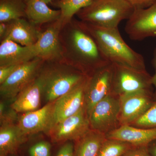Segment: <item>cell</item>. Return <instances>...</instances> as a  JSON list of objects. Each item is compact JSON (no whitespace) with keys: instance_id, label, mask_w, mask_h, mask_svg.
<instances>
[{"instance_id":"obj_1","label":"cell","mask_w":156,"mask_h":156,"mask_svg":"<svg viewBox=\"0 0 156 156\" xmlns=\"http://www.w3.org/2000/svg\"><path fill=\"white\" fill-rule=\"evenodd\" d=\"M68 33L69 63L86 74L111 63L82 21L71 23Z\"/></svg>"},{"instance_id":"obj_2","label":"cell","mask_w":156,"mask_h":156,"mask_svg":"<svg viewBox=\"0 0 156 156\" xmlns=\"http://www.w3.org/2000/svg\"><path fill=\"white\" fill-rule=\"evenodd\" d=\"M83 23L95 39L101 53L110 63L146 69L143 56L126 44L118 27L105 28Z\"/></svg>"},{"instance_id":"obj_3","label":"cell","mask_w":156,"mask_h":156,"mask_svg":"<svg viewBox=\"0 0 156 156\" xmlns=\"http://www.w3.org/2000/svg\"><path fill=\"white\" fill-rule=\"evenodd\" d=\"M134 7L127 0H94L77 14L82 22L105 28H117L130 17Z\"/></svg>"},{"instance_id":"obj_4","label":"cell","mask_w":156,"mask_h":156,"mask_svg":"<svg viewBox=\"0 0 156 156\" xmlns=\"http://www.w3.org/2000/svg\"><path fill=\"white\" fill-rule=\"evenodd\" d=\"M43 97L47 103L53 102L84 82L88 75L72 65L58 64L40 71Z\"/></svg>"},{"instance_id":"obj_5","label":"cell","mask_w":156,"mask_h":156,"mask_svg":"<svg viewBox=\"0 0 156 156\" xmlns=\"http://www.w3.org/2000/svg\"><path fill=\"white\" fill-rule=\"evenodd\" d=\"M112 66V94L120 97L131 92L153 89L152 76L146 69H140L118 63Z\"/></svg>"},{"instance_id":"obj_6","label":"cell","mask_w":156,"mask_h":156,"mask_svg":"<svg viewBox=\"0 0 156 156\" xmlns=\"http://www.w3.org/2000/svg\"><path fill=\"white\" fill-rule=\"evenodd\" d=\"M119 97L110 94L98 102L89 116L92 130L106 134L121 126Z\"/></svg>"},{"instance_id":"obj_7","label":"cell","mask_w":156,"mask_h":156,"mask_svg":"<svg viewBox=\"0 0 156 156\" xmlns=\"http://www.w3.org/2000/svg\"><path fill=\"white\" fill-rule=\"evenodd\" d=\"M112 77V63L99 68L88 75L85 91V105L87 115L96 104L111 94Z\"/></svg>"},{"instance_id":"obj_8","label":"cell","mask_w":156,"mask_h":156,"mask_svg":"<svg viewBox=\"0 0 156 156\" xmlns=\"http://www.w3.org/2000/svg\"><path fill=\"white\" fill-rule=\"evenodd\" d=\"M44 60L36 57L20 65L11 75L0 86L1 96L14 99L17 95L33 80L40 73Z\"/></svg>"},{"instance_id":"obj_9","label":"cell","mask_w":156,"mask_h":156,"mask_svg":"<svg viewBox=\"0 0 156 156\" xmlns=\"http://www.w3.org/2000/svg\"><path fill=\"white\" fill-rule=\"evenodd\" d=\"M121 126L130 125L142 116L155 103L153 89L131 92L119 97Z\"/></svg>"},{"instance_id":"obj_10","label":"cell","mask_w":156,"mask_h":156,"mask_svg":"<svg viewBox=\"0 0 156 156\" xmlns=\"http://www.w3.org/2000/svg\"><path fill=\"white\" fill-rule=\"evenodd\" d=\"M125 30L133 41L156 37V1L147 8L134 9L127 20Z\"/></svg>"},{"instance_id":"obj_11","label":"cell","mask_w":156,"mask_h":156,"mask_svg":"<svg viewBox=\"0 0 156 156\" xmlns=\"http://www.w3.org/2000/svg\"><path fill=\"white\" fill-rule=\"evenodd\" d=\"M87 78L88 77L83 83L54 101L47 134H49L50 131L58 123L75 114L84 107Z\"/></svg>"},{"instance_id":"obj_12","label":"cell","mask_w":156,"mask_h":156,"mask_svg":"<svg viewBox=\"0 0 156 156\" xmlns=\"http://www.w3.org/2000/svg\"><path fill=\"white\" fill-rule=\"evenodd\" d=\"M64 26L60 20L54 21L44 31L39 33L34 45L37 57L44 61L56 62L64 58L60 33Z\"/></svg>"},{"instance_id":"obj_13","label":"cell","mask_w":156,"mask_h":156,"mask_svg":"<svg viewBox=\"0 0 156 156\" xmlns=\"http://www.w3.org/2000/svg\"><path fill=\"white\" fill-rule=\"evenodd\" d=\"M91 130L90 123L85 107L75 114L57 124L50 131V135L53 142L80 139Z\"/></svg>"},{"instance_id":"obj_14","label":"cell","mask_w":156,"mask_h":156,"mask_svg":"<svg viewBox=\"0 0 156 156\" xmlns=\"http://www.w3.org/2000/svg\"><path fill=\"white\" fill-rule=\"evenodd\" d=\"M54 101L46 104L42 108L34 111L23 114L17 125L26 136L39 132H48Z\"/></svg>"},{"instance_id":"obj_15","label":"cell","mask_w":156,"mask_h":156,"mask_svg":"<svg viewBox=\"0 0 156 156\" xmlns=\"http://www.w3.org/2000/svg\"><path fill=\"white\" fill-rule=\"evenodd\" d=\"M37 57L34 44L20 45L9 39H4L0 45V66L19 65Z\"/></svg>"},{"instance_id":"obj_16","label":"cell","mask_w":156,"mask_h":156,"mask_svg":"<svg viewBox=\"0 0 156 156\" xmlns=\"http://www.w3.org/2000/svg\"><path fill=\"white\" fill-rule=\"evenodd\" d=\"M42 97V82L38 74L15 98L11 107L17 113L34 111L40 108Z\"/></svg>"},{"instance_id":"obj_17","label":"cell","mask_w":156,"mask_h":156,"mask_svg":"<svg viewBox=\"0 0 156 156\" xmlns=\"http://www.w3.org/2000/svg\"><path fill=\"white\" fill-rule=\"evenodd\" d=\"M110 139L119 140L134 147L147 146L156 140V128H142L123 125L106 135Z\"/></svg>"},{"instance_id":"obj_18","label":"cell","mask_w":156,"mask_h":156,"mask_svg":"<svg viewBox=\"0 0 156 156\" xmlns=\"http://www.w3.org/2000/svg\"><path fill=\"white\" fill-rule=\"evenodd\" d=\"M7 23L8 28L4 39H9L23 46H33L36 43L40 32L30 21L21 18Z\"/></svg>"},{"instance_id":"obj_19","label":"cell","mask_w":156,"mask_h":156,"mask_svg":"<svg viewBox=\"0 0 156 156\" xmlns=\"http://www.w3.org/2000/svg\"><path fill=\"white\" fill-rule=\"evenodd\" d=\"M27 136L20 130L17 124H3L0 128V156L15 153L25 142Z\"/></svg>"},{"instance_id":"obj_20","label":"cell","mask_w":156,"mask_h":156,"mask_svg":"<svg viewBox=\"0 0 156 156\" xmlns=\"http://www.w3.org/2000/svg\"><path fill=\"white\" fill-rule=\"evenodd\" d=\"M26 16L34 25L53 22L60 19V10L50 9L47 3L41 0H26Z\"/></svg>"},{"instance_id":"obj_21","label":"cell","mask_w":156,"mask_h":156,"mask_svg":"<svg viewBox=\"0 0 156 156\" xmlns=\"http://www.w3.org/2000/svg\"><path fill=\"white\" fill-rule=\"evenodd\" d=\"M106 134L91 129L76 141L74 156H98Z\"/></svg>"},{"instance_id":"obj_22","label":"cell","mask_w":156,"mask_h":156,"mask_svg":"<svg viewBox=\"0 0 156 156\" xmlns=\"http://www.w3.org/2000/svg\"><path fill=\"white\" fill-rule=\"evenodd\" d=\"M24 0H0V22L9 23L26 16Z\"/></svg>"},{"instance_id":"obj_23","label":"cell","mask_w":156,"mask_h":156,"mask_svg":"<svg viewBox=\"0 0 156 156\" xmlns=\"http://www.w3.org/2000/svg\"><path fill=\"white\" fill-rule=\"evenodd\" d=\"M94 0H60L57 5L61 11L60 21L63 26L71 21L75 14L90 5Z\"/></svg>"},{"instance_id":"obj_24","label":"cell","mask_w":156,"mask_h":156,"mask_svg":"<svg viewBox=\"0 0 156 156\" xmlns=\"http://www.w3.org/2000/svg\"><path fill=\"white\" fill-rule=\"evenodd\" d=\"M133 145L125 141L106 138L101 147L98 156H123Z\"/></svg>"},{"instance_id":"obj_25","label":"cell","mask_w":156,"mask_h":156,"mask_svg":"<svg viewBox=\"0 0 156 156\" xmlns=\"http://www.w3.org/2000/svg\"><path fill=\"white\" fill-rule=\"evenodd\" d=\"M129 125L139 128H156V101L142 116Z\"/></svg>"},{"instance_id":"obj_26","label":"cell","mask_w":156,"mask_h":156,"mask_svg":"<svg viewBox=\"0 0 156 156\" xmlns=\"http://www.w3.org/2000/svg\"><path fill=\"white\" fill-rule=\"evenodd\" d=\"M51 145L47 141H42L34 144L30 148V156H50Z\"/></svg>"},{"instance_id":"obj_27","label":"cell","mask_w":156,"mask_h":156,"mask_svg":"<svg viewBox=\"0 0 156 156\" xmlns=\"http://www.w3.org/2000/svg\"><path fill=\"white\" fill-rule=\"evenodd\" d=\"M17 113L11 107L10 110H7L5 104L1 102L0 104V122L3 124L14 123L17 119Z\"/></svg>"},{"instance_id":"obj_28","label":"cell","mask_w":156,"mask_h":156,"mask_svg":"<svg viewBox=\"0 0 156 156\" xmlns=\"http://www.w3.org/2000/svg\"><path fill=\"white\" fill-rule=\"evenodd\" d=\"M19 65L0 66V85L3 83L11 75Z\"/></svg>"},{"instance_id":"obj_29","label":"cell","mask_w":156,"mask_h":156,"mask_svg":"<svg viewBox=\"0 0 156 156\" xmlns=\"http://www.w3.org/2000/svg\"><path fill=\"white\" fill-rule=\"evenodd\" d=\"M123 156H151L149 152L147 146L135 147Z\"/></svg>"},{"instance_id":"obj_30","label":"cell","mask_w":156,"mask_h":156,"mask_svg":"<svg viewBox=\"0 0 156 156\" xmlns=\"http://www.w3.org/2000/svg\"><path fill=\"white\" fill-rule=\"evenodd\" d=\"M74 147L72 143H66L59 150L56 156H74Z\"/></svg>"},{"instance_id":"obj_31","label":"cell","mask_w":156,"mask_h":156,"mask_svg":"<svg viewBox=\"0 0 156 156\" xmlns=\"http://www.w3.org/2000/svg\"><path fill=\"white\" fill-rule=\"evenodd\" d=\"M134 9L145 8L149 7L156 0H127Z\"/></svg>"},{"instance_id":"obj_32","label":"cell","mask_w":156,"mask_h":156,"mask_svg":"<svg viewBox=\"0 0 156 156\" xmlns=\"http://www.w3.org/2000/svg\"><path fill=\"white\" fill-rule=\"evenodd\" d=\"M153 64L155 69V73L153 76H152V83L153 86L154 88V94L155 98L156 100V48L155 49L154 52V58L153 59Z\"/></svg>"},{"instance_id":"obj_33","label":"cell","mask_w":156,"mask_h":156,"mask_svg":"<svg viewBox=\"0 0 156 156\" xmlns=\"http://www.w3.org/2000/svg\"><path fill=\"white\" fill-rule=\"evenodd\" d=\"M8 28L7 23H0V38L2 41L5 38Z\"/></svg>"},{"instance_id":"obj_34","label":"cell","mask_w":156,"mask_h":156,"mask_svg":"<svg viewBox=\"0 0 156 156\" xmlns=\"http://www.w3.org/2000/svg\"><path fill=\"white\" fill-rule=\"evenodd\" d=\"M147 149L151 156H156V140L147 146Z\"/></svg>"},{"instance_id":"obj_35","label":"cell","mask_w":156,"mask_h":156,"mask_svg":"<svg viewBox=\"0 0 156 156\" xmlns=\"http://www.w3.org/2000/svg\"><path fill=\"white\" fill-rule=\"evenodd\" d=\"M41 1H43V2H44L45 3H47L48 4V3L51 2L52 0H41Z\"/></svg>"},{"instance_id":"obj_36","label":"cell","mask_w":156,"mask_h":156,"mask_svg":"<svg viewBox=\"0 0 156 156\" xmlns=\"http://www.w3.org/2000/svg\"><path fill=\"white\" fill-rule=\"evenodd\" d=\"M24 1H25V2H26V0H24Z\"/></svg>"}]
</instances>
